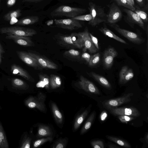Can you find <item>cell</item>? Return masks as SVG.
<instances>
[{"instance_id": "30", "label": "cell", "mask_w": 148, "mask_h": 148, "mask_svg": "<svg viewBox=\"0 0 148 148\" xmlns=\"http://www.w3.org/2000/svg\"><path fill=\"white\" fill-rule=\"evenodd\" d=\"M106 137L109 140L121 146L126 148H131V145L124 140L112 136L107 135Z\"/></svg>"}, {"instance_id": "45", "label": "cell", "mask_w": 148, "mask_h": 148, "mask_svg": "<svg viewBox=\"0 0 148 148\" xmlns=\"http://www.w3.org/2000/svg\"><path fill=\"white\" fill-rule=\"evenodd\" d=\"M89 34L93 44L97 49L99 50V47L98 44L97 38L93 36L91 33H89Z\"/></svg>"}, {"instance_id": "13", "label": "cell", "mask_w": 148, "mask_h": 148, "mask_svg": "<svg viewBox=\"0 0 148 148\" xmlns=\"http://www.w3.org/2000/svg\"><path fill=\"white\" fill-rule=\"evenodd\" d=\"M116 50L113 47L108 48L104 52L103 57V63L106 69L110 68L112 66L114 58L117 55Z\"/></svg>"}, {"instance_id": "54", "label": "cell", "mask_w": 148, "mask_h": 148, "mask_svg": "<svg viewBox=\"0 0 148 148\" xmlns=\"http://www.w3.org/2000/svg\"><path fill=\"white\" fill-rule=\"evenodd\" d=\"M1 0H0V6H1Z\"/></svg>"}, {"instance_id": "39", "label": "cell", "mask_w": 148, "mask_h": 148, "mask_svg": "<svg viewBox=\"0 0 148 148\" xmlns=\"http://www.w3.org/2000/svg\"><path fill=\"white\" fill-rule=\"evenodd\" d=\"M71 18L78 21H89L91 20L92 17L91 15L89 14L82 15L77 16Z\"/></svg>"}, {"instance_id": "2", "label": "cell", "mask_w": 148, "mask_h": 148, "mask_svg": "<svg viewBox=\"0 0 148 148\" xmlns=\"http://www.w3.org/2000/svg\"><path fill=\"white\" fill-rule=\"evenodd\" d=\"M88 9L92 17L91 20L88 22L89 25L95 27L106 22L107 15L102 8L90 2L88 3Z\"/></svg>"}, {"instance_id": "20", "label": "cell", "mask_w": 148, "mask_h": 148, "mask_svg": "<svg viewBox=\"0 0 148 148\" xmlns=\"http://www.w3.org/2000/svg\"><path fill=\"white\" fill-rule=\"evenodd\" d=\"M88 74L102 86L108 89H111V84L105 77L93 72L88 73Z\"/></svg>"}, {"instance_id": "10", "label": "cell", "mask_w": 148, "mask_h": 148, "mask_svg": "<svg viewBox=\"0 0 148 148\" xmlns=\"http://www.w3.org/2000/svg\"><path fill=\"white\" fill-rule=\"evenodd\" d=\"M78 84L80 88L85 91L96 95L100 94L99 91L97 87L82 75H81Z\"/></svg>"}, {"instance_id": "40", "label": "cell", "mask_w": 148, "mask_h": 148, "mask_svg": "<svg viewBox=\"0 0 148 148\" xmlns=\"http://www.w3.org/2000/svg\"><path fill=\"white\" fill-rule=\"evenodd\" d=\"M118 116V118L119 120L124 123H127L128 122L134 119V117L128 115H121Z\"/></svg>"}, {"instance_id": "55", "label": "cell", "mask_w": 148, "mask_h": 148, "mask_svg": "<svg viewBox=\"0 0 148 148\" xmlns=\"http://www.w3.org/2000/svg\"><path fill=\"white\" fill-rule=\"evenodd\" d=\"M147 1H148V0H147Z\"/></svg>"}, {"instance_id": "51", "label": "cell", "mask_w": 148, "mask_h": 148, "mask_svg": "<svg viewBox=\"0 0 148 148\" xmlns=\"http://www.w3.org/2000/svg\"><path fill=\"white\" fill-rule=\"evenodd\" d=\"M10 24H13L14 23H16L18 21V20L16 18H13L10 20Z\"/></svg>"}, {"instance_id": "36", "label": "cell", "mask_w": 148, "mask_h": 148, "mask_svg": "<svg viewBox=\"0 0 148 148\" xmlns=\"http://www.w3.org/2000/svg\"><path fill=\"white\" fill-rule=\"evenodd\" d=\"M53 140V138L50 136L38 140L34 142L33 145L34 147H37L46 142L51 141Z\"/></svg>"}, {"instance_id": "19", "label": "cell", "mask_w": 148, "mask_h": 148, "mask_svg": "<svg viewBox=\"0 0 148 148\" xmlns=\"http://www.w3.org/2000/svg\"><path fill=\"white\" fill-rule=\"evenodd\" d=\"M123 10L126 13L128 18L131 22L137 24L143 29L145 30L144 22L136 13L127 9H124Z\"/></svg>"}, {"instance_id": "35", "label": "cell", "mask_w": 148, "mask_h": 148, "mask_svg": "<svg viewBox=\"0 0 148 148\" xmlns=\"http://www.w3.org/2000/svg\"><path fill=\"white\" fill-rule=\"evenodd\" d=\"M100 59V54L97 53L91 56L90 61L88 63V65L92 67L96 65L99 62Z\"/></svg>"}, {"instance_id": "23", "label": "cell", "mask_w": 148, "mask_h": 148, "mask_svg": "<svg viewBox=\"0 0 148 148\" xmlns=\"http://www.w3.org/2000/svg\"><path fill=\"white\" fill-rule=\"evenodd\" d=\"M52 134L51 130L49 126L41 125L38 126L37 134L38 137L50 136Z\"/></svg>"}, {"instance_id": "49", "label": "cell", "mask_w": 148, "mask_h": 148, "mask_svg": "<svg viewBox=\"0 0 148 148\" xmlns=\"http://www.w3.org/2000/svg\"><path fill=\"white\" fill-rule=\"evenodd\" d=\"M140 7H142L145 5V0H135Z\"/></svg>"}, {"instance_id": "21", "label": "cell", "mask_w": 148, "mask_h": 148, "mask_svg": "<svg viewBox=\"0 0 148 148\" xmlns=\"http://www.w3.org/2000/svg\"><path fill=\"white\" fill-rule=\"evenodd\" d=\"M39 20V18L38 16H28L19 19L16 23V25H32L38 22Z\"/></svg>"}, {"instance_id": "43", "label": "cell", "mask_w": 148, "mask_h": 148, "mask_svg": "<svg viewBox=\"0 0 148 148\" xmlns=\"http://www.w3.org/2000/svg\"><path fill=\"white\" fill-rule=\"evenodd\" d=\"M31 138L29 137L26 138L22 143L21 146V148H29L30 147V143Z\"/></svg>"}, {"instance_id": "9", "label": "cell", "mask_w": 148, "mask_h": 148, "mask_svg": "<svg viewBox=\"0 0 148 148\" xmlns=\"http://www.w3.org/2000/svg\"><path fill=\"white\" fill-rule=\"evenodd\" d=\"M79 33L82 38L83 45V51L84 52L88 50L91 53H94L98 51L92 41L87 27H85L83 32Z\"/></svg>"}, {"instance_id": "7", "label": "cell", "mask_w": 148, "mask_h": 148, "mask_svg": "<svg viewBox=\"0 0 148 148\" xmlns=\"http://www.w3.org/2000/svg\"><path fill=\"white\" fill-rule=\"evenodd\" d=\"M56 27L69 30H73L82 28V26L79 21L72 18L55 19Z\"/></svg>"}, {"instance_id": "47", "label": "cell", "mask_w": 148, "mask_h": 148, "mask_svg": "<svg viewBox=\"0 0 148 148\" xmlns=\"http://www.w3.org/2000/svg\"><path fill=\"white\" fill-rule=\"evenodd\" d=\"M17 0H7L6 4L8 8H10L14 5Z\"/></svg>"}, {"instance_id": "11", "label": "cell", "mask_w": 148, "mask_h": 148, "mask_svg": "<svg viewBox=\"0 0 148 148\" xmlns=\"http://www.w3.org/2000/svg\"><path fill=\"white\" fill-rule=\"evenodd\" d=\"M16 53L19 58L28 66L36 70H40L42 68L38 64L36 60L28 52L17 51Z\"/></svg>"}, {"instance_id": "37", "label": "cell", "mask_w": 148, "mask_h": 148, "mask_svg": "<svg viewBox=\"0 0 148 148\" xmlns=\"http://www.w3.org/2000/svg\"><path fill=\"white\" fill-rule=\"evenodd\" d=\"M38 75L40 80L44 83L45 87L47 89H48L49 87V78L47 75L45 74H40Z\"/></svg>"}, {"instance_id": "8", "label": "cell", "mask_w": 148, "mask_h": 148, "mask_svg": "<svg viewBox=\"0 0 148 148\" xmlns=\"http://www.w3.org/2000/svg\"><path fill=\"white\" fill-rule=\"evenodd\" d=\"M133 94L132 93H129L119 97L106 100L103 101L102 103L105 108L116 107L130 102L131 100L130 97L133 96Z\"/></svg>"}, {"instance_id": "22", "label": "cell", "mask_w": 148, "mask_h": 148, "mask_svg": "<svg viewBox=\"0 0 148 148\" xmlns=\"http://www.w3.org/2000/svg\"><path fill=\"white\" fill-rule=\"evenodd\" d=\"M99 31L102 33L110 38H113L121 43L127 44L124 40L115 34L111 30L106 27H103L99 29Z\"/></svg>"}, {"instance_id": "28", "label": "cell", "mask_w": 148, "mask_h": 148, "mask_svg": "<svg viewBox=\"0 0 148 148\" xmlns=\"http://www.w3.org/2000/svg\"><path fill=\"white\" fill-rule=\"evenodd\" d=\"M95 114V112H94L90 115L81 129L80 134H84L90 128L94 119Z\"/></svg>"}, {"instance_id": "53", "label": "cell", "mask_w": 148, "mask_h": 148, "mask_svg": "<svg viewBox=\"0 0 148 148\" xmlns=\"http://www.w3.org/2000/svg\"><path fill=\"white\" fill-rule=\"evenodd\" d=\"M145 140L146 142L147 143H148V134H147L145 137Z\"/></svg>"}, {"instance_id": "27", "label": "cell", "mask_w": 148, "mask_h": 148, "mask_svg": "<svg viewBox=\"0 0 148 148\" xmlns=\"http://www.w3.org/2000/svg\"><path fill=\"white\" fill-rule=\"evenodd\" d=\"M88 112V110L86 109L77 117L74 124V129L75 130H77L79 127L87 116Z\"/></svg>"}, {"instance_id": "44", "label": "cell", "mask_w": 148, "mask_h": 148, "mask_svg": "<svg viewBox=\"0 0 148 148\" xmlns=\"http://www.w3.org/2000/svg\"><path fill=\"white\" fill-rule=\"evenodd\" d=\"M81 59L86 61V62L88 63L90 58L91 56L88 53L84 52L81 56Z\"/></svg>"}, {"instance_id": "3", "label": "cell", "mask_w": 148, "mask_h": 148, "mask_svg": "<svg viewBox=\"0 0 148 148\" xmlns=\"http://www.w3.org/2000/svg\"><path fill=\"white\" fill-rule=\"evenodd\" d=\"M0 32L2 34L25 37L32 36L37 34L33 29L18 26L3 27L0 29Z\"/></svg>"}, {"instance_id": "41", "label": "cell", "mask_w": 148, "mask_h": 148, "mask_svg": "<svg viewBox=\"0 0 148 148\" xmlns=\"http://www.w3.org/2000/svg\"><path fill=\"white\" fill-rule=\"evenodd\" d=\"M91 144L94 148H103L104 147L103 142L101 140L92 141L91 142Z\"/></svg>"}, {"instance_id": "17", "label": "cell", "mask_w": 148, "mask_h": 148, "mask_svg": "<svg viewBox=\"0 0 148 148\" xmlns=\"http://www.w3.org/2000/svg\"><path fill=\"white\" fill-rule=\"evenodd\" d=\"M10 71L13 75L21 76L27 80L33 82L34 79L29 73L20 66L13 64L11 66Z\"/></svg>"}, {"instance_id": "15", "label": "cell", "mask_w": 148, "mask_h": 148, "mask_svg": "<svg viewBox=\"0 0 148 148\" xmlns=\"http://www.w3.org/2000/svg\"><path fill=\"white\" fill-rule=\"evenodd\" d=\"M5 38L13 40L15 43L25 47H32L34 45L31 38L29 37L17 36L12 34H8Z\"/></svg>"}, {"instance_id": "50", "label": "cell", "mask_w": 148, "mask_h": 148, "mask_svg": "<svg viewBox=\"0 0 148 148\" xmlns=\"http://www.w3.org/2000/svg\"><path fill=\"white\" fill-rule=\"evenodd\" d=\"M45 0H23V2H29L36 3Z\"/></svg>"}, {"instance_id": "38", "label": "cell", "mask_w": 148, "mask_h": 148, "mask_svg": "<svg viewBox=\"0 0 148 148\" xmlns=\"http://www.w3.org/2000/svg\"><path fill=\"white\" fill-rule=\"evenodd\" d=\"M134 12L139 16L143 22H147L148 21L147 15L145 12L139 9H136Z\"/></svg>"}, {"instance_id": "18", "label": "cell", "mask_w": 148, "mask_h": 148, "mask_svg": "<svg viewBox=\"0 0 148 148\" xmlns=\"http://www.w3.org/2000/svg\"><path fill=\"white\" fill-rule=\"evenodd\" d=\"M57 42L59 45L67 48H78L80 47L73 43L71 35H62L58 36L57 38Z\"/></svg>"}, {"instance_id": "52", "label": "cell", "mask_w": 148, "mask_h": 148, "mask_svg": "<svg viewBox=\"0 0 148 148\" xmlns=\"http://www.w3.org/2000/svg\"><path fill=\"white\" fill-rule=\"evenodd\" d=\"M108 147L110 148H120V147H117L114 145L112 144H110L108 145Z\"/></svg>"}, {"instance_id": "34", "label": "cell", "mask_w": 148, "mask_h": 148, "mask_svg": "<svg viewBox=\"0 0 148 148\" xmlns=\"http://www.w3.org/2000/svg\"><path fill=\"white\" fill-rule=\"evenodd\" d=\"M63 54L68 57L77 59H80L81 56L79 51L73 49L65 51Z\"/></svg>"}, {"instance_id": "42", "label": "cell", "mask_w": 148, "mask_h": 148, "mask_svg": "<svg viewBox=\"0 0 148 148\" xmlns=\"http://www.w3.org/2000/svg\"><path fill=\"white\" fill-rule=\"evenodd\" d=\"M66 140L65 139L59 140L53 145V148H64L66 146Z\"/></svg>"}, {"instance_id": "48", "label": "cell", "mask_w": 148, "mask_h": 148, "mask_svg": "<svg viewBox=\"0 0 148 148\" xmlns=\"http://www.w3.org/2000/svg\"><path fill=\"white\" fill-rule=\"evenodd\" d=\"M4 53V51L0 42V65L2 62L3 55Z\"/></svg>"}, {"instance_id": "14", "label": "cell", "mask_w": 148, "mask_h": 148, "mask_svg": "<svg viewBox=\"0 0 148 148\" xmlns=\"http://www.w3.org/2000/svg\"><path fill=\"white\" fill-rule=\"evenodd\" d=\"M28 53L31 56L35 58L38 65L42 68L52 69H58V65L50 60L36 54L30 52Z\"/></svg>"}, {"instance_id": "25", "label": "cell", "mask_w": 148, "mask_h": 148, "mask_svg": "<svg viewBox=\"0 0 148 148\" xmlns=\"http://www.w3.org/2000/svg\"><path fill=\"white\" fill-rule=\"evenodd\" d=\"M62 80L58 76L51 74L49 77V86L52 89L60 87L61 85Z\"/></svg>"}, {"instance_id": "24", "label": "cell", "mask_w": 148, "mask_h": 148, "mask_svg": "<svg viewBox=\"0 0 148 148\" xmlns=\"http://www.w3.org/2000/svg\"><path fill=\"white\" fill-rule=\"evenodd\" d=\"M51 108L56 122L58 124H61L63 122V117L57 106L54 103L52 102Z\"/></svg>"}, {"instance_id": "6", "label": "cell", "mask_w": 148, "mask_h": 148, "mask_svg": "<svg viewBox=\"0 0 148 148\" xmlns=\"http://www.w3.org/2000/svg\"><path fill=\"white\" fill-rule=\"evenodd\" d=\"M105 108L115 116L125 115L138 117L141 115L140 111L136 108L133 107L119 108L107 107Z\"/></svg>"}, {"instance_id": "32", "label": "cell", "mask_w": 148, "mask_h": 148, "mask_svg": "<svg viewBox=\"0 0 148 148\" xmlns=\"http://www.w3.org/2000/svg\"><path fill=\"white\" fill-rule=\"evenodd\" d=\"M0 148H8L9 145L3 127L0 123Z\"/></svg>"}, {"instance_id": "29", "label": "cell", "mask_w": 148, "mask_h": 148, "mask_svg": "<svg viewBox=\"0 0 148 148\" xmlns=\"http://www.w3.org/2000/svg\"><path fill=\"white\" fill-rule=\"evenodd\" d=\"M118 5L123 6L127 9L134 11L136 8L134 6V0H115Z\"/></svg>"}, {"instance_id": "5", "label": "cell", "mask_w": 148, "mask_h": 148, "mask_svg": "<svg viewBox=\"0 0 148 148\" xmlns=\"http://www.w3.org/2000/svg\"><path fill=\"white\" fill-rule=\"evenodd\" d=\"M45 95L40 92L36 97H30L25 101V105L31 108H37L40 111L45 112V106L44 102L45 99Z\"/></svg>"}, {"instance_id": "1", "label": "cell", "mask_w": 148, "mask_h": 148, "mask_svg": "<svg viewBox=\"0 0 148 148\" xmlns=\"http://www.w3.org/2000/svg\"><path fill=\"white\" fill-rule=\"evenodd\" d=\"M86 12L85 9L62 5L52 11L50 15L52 17L65 16L72 18Z\"/></svg>"}, {"instance_id": "26", "label": "cell", "mask_w": 148, "mask_h": 148, "mask_svg": "<svg viewBox=\"0 0 148 148\" xmlns=\"http://www.w3.org/2000/svg\"><path fill=\"white\" fill-rule=\"evenodd\" d=\"M11 83L12 85L14 88L26 90L29 87L28 85L25 82L19 79H13Z\"/></svg>"}, {"instance_id": "12", "label": "cell", "mask_w": 148, "mask_h": 148, "mask_svg": "<svg viewBox=\"0 0 148 148\" xmlns=\"http://www.w3.org/2000/svg\"><path fill=\"white\" fill-rule=\"evenodd\" d=\"M122 16L121 12L114 3L111 5L109 11L107 15L106 22L109 24H115L119 21Z\"/></svg>"}, {"instance_id": "33", "label": "cell", "mask_w": 148, "mask_h": 148, "mask_svg": "<svg viewBox=\"0 0 148 148\" xmlns=\"http://www.w3.org/2000/svg\"><path fill=\"white\" fill-rule=\"evenodd\" d=\"M73 42L81 48L83 47V43L82 36L79 33H72L71 34Z\"/></svg>"}, {"instance_id": "16", "label": "cell", "mask_w": 148, "mask_h": 148, "mask_svg": "<svg viewBox=\"0 0 148 148\" xmlns=\"http://www.w3.org/2000/svg\"><path fill=\"white\" fill-rule=\"evenodd\" d=\"M134 76L132 69L127 66H123L119 74V83L123 84L131 80Z\"/></svg>"}, {"instance_id": "4", "label": "cell", "mask_w": 148, "mask_h": 148, "mask_svg": "<svg viewBox=\"0 0 148 148\" xmlns=\"http://www.w3.org/2000/svg\"><path fill=\"white\" fill-rule=\"evenodd\" d=\"M110 26L117 32L129 41L135 44H141L145 41V39L137 34L125 29L122 28L117 24H110Z\"/></svg>"}, {"instance_id": "46", "label": "cell", "mask_w": 148, "mask_h": 148, "mask_svg": "<svg viewBox=\"0 0 148 148\" xmlns=\"http://www.w3.org/2000/svg\"><path fill=\"white\" fill-rule=\"evenodd\" d=\"M108 116L107 112L105 110L102 111L100 116L99 118L101 121H105Z\"/></svg>"}, {"instance_id": "31", "label": "cell", "mask_w": 148, "mask_h": 148, "mask_svg": "<svg viewBox=\"0 0 148 148\" xmlns=\"http://www.w3.org/2000/svg\"><path fill=\"white\" fill-rule=\"evenodd\" d=\"M21 11L20 9L10 11L4 16L3 18L7 21H9L13 18H18L21 15Z\"/></svg>"}]
</instances>
